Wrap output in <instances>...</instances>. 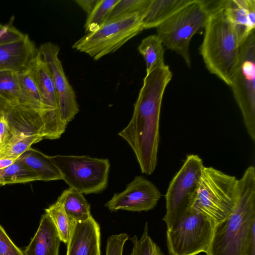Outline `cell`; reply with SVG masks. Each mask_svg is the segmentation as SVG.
<instances>
[{
  "label": "cell",
  "mask_w": 255,
  "mask_h": 255,
  "mask_svg": "<svg viewBox=\"0 0 255 255\" xmlns=\"http://www.w3.org/2000/svg\"><path fill=\"white\" fill-rule=\"evenodd\" d=\"M172 76L166 65L146 73L131 119L118 133L130 146L142 173L146 175L151 174L157 165L162 98Z\"/></svg>",
  "instance_id": "cell-1"
},
{
  "label": "cell",
  "mask_w": 255,
  "mask_h": 255,
  "mask_svg": "<svg viewBox=\"0 0 255 255\" xmlns=\"http://www.w3.org/2000/svg\"><path fill=\"white\" fill-rule=\"evenodd\" d=\"M207 255H255V168L249 166L237 182L234 208L215 224Z\"/></svg>",
  "instance_id": "cell-2"
},
{
  "label": "cell",
  "mask_w": 255,
  "mask_h": 255,
  "mask_svg": "<svg viewBox=\"0 0 255 255\" xmlns=\"http://www.w3.org/2000/svg\"><path fill=\"white\" fill-rule=\"evenodd\" d=\"M224 0L210 11L200 53L208 70L231 86L237 75L240 45L224 11Z\"/></svg>",
  "instance_id": "cell-3"
},
{
  "label": "cell",
  "mask_w": 255,
  "mask_h": 255,
  "mask_svg": "<svg viewBox=\"0 0 255 255\" xmlns=\"http://www.w3.org/2000/svg\"><path fill=\"white\" fill-rule=\"evenodd\" d=\"M237 182L235 176L204 166L192 207L215 224L225 220L235 206Z\"/></svg>",
  "instance_id": "cell-4"
},
{
  "label": "cell",
  "mask_w": 255,
  "mask_h": 255,
  "mask_svg": "<svg viewBox=\"0 0 255 255\" xmlns=\"http://www.w3.org/2000/svg\"><path fill=\"white\" fill-rule=\"evenodd\" d=\"M209 14L203 0H194L156 28L163 45L180 55L189 67L190 41L204 28Z\"/></svg>",
  "instance_id": "cell-5"
},
{
  "label": "cell",
  "mask_w": 255,
  "mask_h": 255,
  "mask_svg": "<svg viewBox=\"0 0 255 255\" xmlns=\"http://www.w3.org/2000/svg\"><path fill=\"white\" fill-rule=\"evenodd\" d=\"M215 224L192 206L166 230L169 255H197L206 253Z\"/></svg>",
  "instance_id": "cell-6"
},
{
  "label": "cell",
  "mask_w": 255,
  "mask_h": 255,
  "mask_svg": "<svg viewBox=\"0 0 255 255\" xmlns=\"http://www.w3.org/2000/svg\"><path fill=\"white\" fill-rule=\"evenodd\" d=\"M142 16L134 13L105 23L78 40L72 48L98 60L114 52L143 29Z\"/></svg>",
  "instance_id": "cell-7"
},
{
  "label": "cell",
  "mask_w": 255,
  "mask_h": 255,
  "mask_svg": "<svg viewBox=\"0 0 255 255\" xmlns=\"http://www.w3.org/2000/svg\"><path fill=\"white\" fill-rule=\"evenodd\" d=\"M51 157L69 188L89 194L100 193L107 187L110 167L108 159L86 155Z\"/></svg>",
  "instance_id": "cell-8"
},
{
  "label": "cell",
  "mask_w": 255,
  "mask_h": 255,
  "mask_svg": "<svg viewBox=\"0 0 255 255\" xmlns=\"http://www.w3.org/2000/svg\"><path fill=\"white\" fill-rule=\"evenodd\" d=\"M203 167L198 155L189 154L170 181L165 196L166 213L162 219L167 230L193 206Z\"/></svg>",
  "instance_id": "cell-9"
},
{
  "label": "cell",
  "mask_w": 255,
  "mask_h": 255,
  "mask_svg": "<svg viewBox=\"0 0 255 255\" xmlns=\"http://www.w3.org/2000/svg\"><path fill=\"white\" fill-rule=\"evenodd\" d=\"M247 131L255 141V35L240 45L238 72L231 86Z\"/></svg>",
  "instance_id": "cell-10"
},
{
  "label": "cell",
  "mask_w": 255,
  "mask_h": 255,
  "mask_svg": "<svg viewBox=\"0 0 255 255\" xmlns=\"http://www.w3.org/2000/svg\"><path fill=\"white\" fill-rule=\"evenodd\" d=\"M29 69L34 78L42 99L44 139H58L66 128L60 120L59 103L50 70L39 52Z\"/></svg>",
  "instance_id": "cell-11"
},
{
  "label": "cell",
  "mask_w": 255,
  "mask_h": 255,
  "mask_svg": "<svg viewBox=\"0 0 255 255\" xmlns=\"http://www.w3.org/2000/svg\"><path fill=\"white\" fill-rule=\"evenodd\" d=\"M38 50L50 70L58 98L60 120L66 128L79 112V108L74 90L66 78L58 57L60 48L48 42L41 44Z\"/></svg>",
  "instance_id": "cell-12"
},
{
  "label": "cell",
  "mask_w": 255,
  "mask_h": 255,
  "mask_svg": "<svg viewBox=\"0 0 255 255\" xmlns=\"http://www.w3.org/2000/svg\"><path fill=\"white\" fill-rule=\"evenodd\" d=\"M161 196L160 192L153 183L143 176H137L125 190L115 193L105 206L111 212L119 210L148 211L156 206Z\"/></svg>",
  "instance_id": "cell-13"
},
{
  "label": "cell",
  "mask_w": 255,
  "mask_h": 255,
  "mask_svg": "<svg viewBox=\"0 0 255 255\" xmlns=\"http://www.w3.org/2000/svg\"><path fill=\"white\" fill-rule=\"evenodd\" d=\"M38 52L35 44L26 34L17 41L0 45V71L18 73L25 71Z\"/></svg>",
  "instance_id": "cell-14"
},
{
  "label": "cell",
  "mask_w": 255,
  "mask_h": 255,
  "mask_svg": "<svg viewBox=\"0 0 255 255\" xmlns=\"http://www.w3.org/2000/svg\"><path fill=\"white\" fill-rule=\"evenodd\" d=\"M100 236L99 225L92 216L76 222L67 244L66 255H101Z\"/></svg>",
  "instance_id": "cell-15"
},
{
  "label": "cell",
  "mask_w": 255,
  "mask_h": 255,
  "mask_svg": "<svg viewBox=\"0 0 255 255\" xmlns=\"http://www.w3.org/2000/svg\"><path fill=\"white\" fill-rule=\"evenodd\" d=\"M224 11L242 45L255 28V0H224Z\"/></svg>",
  "instance_id": "cell-16"
},
{
  "label": "cell",
  "mask_w": 255,
  "mask_h": 255,
  "mask_svg": "<svg viewBox=\"0 0 255 255\" xmlns=\"http://www.w3.org/2000/svg\"><path fill=\"white\" fill-rule=\"evenodd\" d=\"M61 242L54 224L45 213L42 215L34 236L23 253L24 255H59Z\"/></svg>",
  "instance_id": "cell-17"
},
{
  "label": "cell",
  "mask_w": 255,
  "mask_h": 255,
  "mask_svg": "<svg viewBox=\"0 0 255 255\" xmlns=\"http://www.w3.org/2000/svg\"><path fill=\"white\" fill-rule=\"evenodd\" d=\"M194 0H151L142 19L144 29L156 28Z\"/></svg>",
  "instance_id": "cell-18"
},
{
  "label": "cell",
  "mask_w": 255,
  "mask_h": 255,
  "mask_svg": "<svg viewBox=\"0 0 255 255\" xmlns=\"http://www.w3.org/2000/svg\"><path fill=\"white\" fill-rule=\"evenodd\" d=\"M17 160L33 170L40 181L62 179V175L51 156L30 147L19 156Z\"/></svg>",
  "instance_id": "cell-19"
},
{
  "label": "cell",
  "mask_w": 255,
  "mask_h": 255,
  "mask_svg": "<svg viewBox=\"0 0 255 255\" xmlns=\"http://www.w3.org/2000/svg\"><path fill=\"white\" fill-rule=\"evenodd\" d=\"M62 206L67 216L75 222L86 221L92 217L90 205L83 194L69 188L56 201Z\"/></svg>",
  "instance_id": "cell-20"
},
{
  "label": "cell",
  "mask_w": 255,
  "mask_h": 255,
  "mask_svg": "<svg viewBox=\"0 0 255 255\" xmlns=\"http://www.w3.org/2000/svg\"><path fill=\"white\" fill-rule=\"evenodd\" d=\"M137 50L145 62L146 73L165 65L163 45L157 35H150L143 38Z\"/></svg>",
  "instance_id": "cell-21"
},
{
  "label": "cell",
  "mask_w": 255,
  "mask_h": 255,
  "mask_svg": "<svg viewBox=\"0 0 255 255\" xmlns=\"http://www.w3.org/2000/svg\"><path fill=\"white\" fill-rule=\"evenodd\" d=\"M18 77L22 106L40 112L42 116V99L32 73L28 68L24 72L18 73Z\"/></svg>",
  "instance_id": "cell-22"
},
{
  "label": "cell",
  "mask_w": 255,
  "mask_h": 255,
  "mask_svg": "<svg viewBox=\"0 0 255 255\" xmlns=\"http://www.w3.org/2000/svg\"><path fill=\"white\" fill-rule=\"evenodd\" d=\"M0 97L9 106L8 114L13 108L24 107L22 106L18 73L0 71Z\"/></svg>",
  "instance_id": "cell-23"
},
{
  "label": "cell",
  "mask_w": 255,
  "mask_h": 255,
  "mask_svg": "<svg viewBox=\"0 0 255 255\" xmlns=\"http://www.w3.org/2000/svg\"><path fill=\"white\" fill-rule=\"evenodd\" d=\"M42 139V136L37 134H13L0 151V159H17L33 144Z\"/></svg>",
  "instance_id": "cell-24"
},
{
  "label": "cell",
  "mask_w": 255,
  "mask_h": 255,
  "mask_svg": "<svg viewBox=\"0 0 255 255\" xmlns=\"http://www.w3.org/2000/svg\"><path fill=\"white\" fill-rule=\"evenodd\" d=\"M38 180V176L33 170L17 160L9 166L0 169V185Z\"/></svg>",
  "instance_id": "cell-25"
},
{
  "label": "cell",
  "mask_w": 255,
  "mask_h": 255,
  "mask_svg": "<svg viewBox=\"0 0 255 255\" xmlns=\"http://www.w3.org/2000/svg\"><path fill=\"white\" fill-rule=\"evenodd\" d=\"M45 211L54 224L61 241L67 244L76 222L67 216L61 204L57 201Z\"/></svg>",
  "instance_id": "cell-26"
},
{
  "label": "cell",
  "mask_w": 255,
  "mask_h": 255,
  "mask_svg": "<svg viewBox=\"0 0 255 255\" xmlns=\"http://www.w3.org/2000/svg\"><path fill=\"white\" fill-rule=\"evenodd\" d=\"M120 0H100L92 12L87 16L84 28L90 33L98 29L106 22L109 15Z\"/></svg>",
  "instance_id": "cell-27"
},
{
  "label": "cell",
  "mask_w": 255,
  "mask_h": 255,
  "mask_svg": "<svg viewBox=\"0 0 255 255\" xmlns=\"http://www.w3.org/2000/svg\"><path fill=\"white\" fill-rule=\"evenodd\" d=\"M150 2L151 0H120L112 9L106 23L134 13H138L143 17Z\"/></svg>",
  "instance_id": "cell-28"
},
{
  "label": "cell",
  "mask_w": 255,
  "mask_h": 255,
  "mask_svg": "<svg viewBox=\"0 0 255 255\" xmlns=\"http://www.w3.org/2000/svg\"><path fill=\"white\" fill-rule=\"evenodd\" d=\"M133 248L129 255H165L148 234V223H145L143 232L139 239L136 235L130 238Z\"/></svg>",
  "instance_id": "cell-29"
},
{
  "label": "cell",
  "mask_w": 255,
  "mask_h": 255,
  "mask_svg": "<svg viewBox=\"0 0 255 255\" xmlns=\"http://www.w3.org/2000/svg\"><path fill=\"white\" fill-rule=\"evenodd\" d=\"M128 239L126 233L111 236L107 240L106 255H123L124 245Z\"/></svg>",
  "instance_id": "cell-30"
},
{
  "label": "cell",
  "mask_w": 255,
  "mask_h": 255,
  "mask_svg": "<svg viewBox=\"0 0 255 255\" xmlns=\"http://www.w3.org/2000/svg\"><path fill=\"white\" fill-rule=\"evenodd\" d=\"M11 21L10 20L5 25L0 23V45L17 41L22 38L25 35L14 27Z\"/></svg>",
  "instance_id": "cell-31"
},
{
  "label": "cell",
  "mask_w": 255,
  "mask_h": 255,
  "mask_svg": "<svg viewBox=\"0 0 255 255\" xmlns=\"http://www.w3.org/2000/svg\"><path fill=\"white\" fill-rule=\"evenodd\" d=\"M0 255H24L23 251L13 243L0 225Z\"/></svg>",
  "instance_id": "cell-32"
},
{
  "label": "cell",
  "mask_w": 255,
  "mask_h": 255,
  "mask_svg": "<svg viewBox=\"0 0 255 255\" xmlns=\"http://www.w3.org/2000/svg\"><path fill=\"white\" fill-rule=\"evenodd\" d=\"M12 135L4 118L0 120V151Z\"/></svg>",
  "instance_id": "cell-33"
},
{
  "label": "cell",
  "mask_w": 255,
  "mask_h": 255,
  "mask_svg": "<svg viewBox=\"0 0 255 255\" xmlns=\"http://www.w3.org/2000/svg\"><path fill=\"white\" fill-rule=\"evenodd\" d=\"M100 0H75L74 1L87 13L90 14Z\"/></svg>",
  "instance_id": "cell-34"
},
{
  "label": "cell",
  "mask_w": 255,
  "mask_h": 255,
  "mask_svg": "<svg viewBox=\"0 0 255 255\" xmlns=\"http://www.w3.org/2000/svg\"><path fill=\"white\" fill-rule=\"evenodd\" d=\"M9 110L8 105L0 97V120L5 117Z\"/></svg>",
  "instance_id": "cell-35"
},
{
  "label": "cell",
  "mask_w": 255,
  "mask_h": 255,
  "mask_svg": "<svg viewBox=\"0 0 255 255\" xmlns=\"http://www.w3.org/2000/svg\"><path fill=\"white\" fill-rule=\"evenodd\" d=\"M16 159H0V169L4 168L13 164Z\"/></svg>",
  "instance_id": "cell-36"
}]
</instances>
